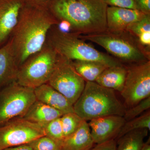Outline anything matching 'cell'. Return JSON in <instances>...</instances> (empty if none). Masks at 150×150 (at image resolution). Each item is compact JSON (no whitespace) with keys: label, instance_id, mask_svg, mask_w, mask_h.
<instances>
[{"label":"cell","instance_id":"obj_6","mask_svg":"<svg viewBox=\"0 0 150 150\" xmlns=\"http://www.w3.org/2000/svg\"><path fill=\"white\" fill-rule=\"evenodd\" d=\"M58 54L48 43L29 57L18 68L16 81L34 89L48 83L55 68Z\"/></svg>","mask_w":150,"mask_h":150},{"label":"cell","instance_id":"obj_30","mask_svg":"<svg viewBox=\"0 0 150 150\" xmlns=\"http://www.w3.org/2000/svg\"><path fill=\"white\" fill-rule=\"evenodd\" d=\"M25 3L35 6L48 8L53 0H23Z\"/></svg>","mask_w":150,"mask_h":150},{"label":"cell","instance_id":"obj_4","mask_svg":"<svg viewBox=\"0 0 150 150\" xmlns=\"http://www.w3.org/2000/svg\"><path fill=\"white\" fill-rule=\"evenodd\" d=\"M46 42L57 54L71 61H93L108 67L122 64L109 54L98 51L79 35L63 31L57 25H54L49 30Z\"/></svg>","mask_w":150,"mask_h":150},{"label":"cell","instance_id":"obj_23","mask_svg":"<svg viewBox=\"0 0 150 150\" xmlns=\"http://www.w3.org/2000/svg\"><path fill=\"white\" fill-rule=\"evenodd\" d=\"M60 119L64 139L75 133L84 121L75 112L63 114Z\"/></svg>","mask_w":150,"mask_h":150},{"label":"cell","instance_id":"obj_5","mask_svg":"<svg viewBox=\"0 0 150 150\" xmlns=\"http://www.w3.org/2000/svg\"><path fill=\"white\" fill-rule=\"evenodd\" d=\"M79 36L104 48L109 55L123 64L129 66L150 61V54L126 30L117 32L106 30Z\"/></svg>","mask_w":150,"mask_h":150},{"label":"cell","instance_id":"obj_10","mask_svg":"<svg viewBox=\"0 0 150 150\" xmlns=\"http://www.w3.org/2000/svg\"><path fill=\"white\" fill-rule=\"evenodd\" d=\"M45 135L42 126L23 118H14L0 125V150L27 144Z\"/></svg>","mask_w":150,"mask_h":150},{"label":"cell","instance_id":"obj_9","mask_svg":"<svg viewBox=\"0 0 150 150\" xmlns=\"http://www.w3.org/2000/svg\"><path fill=\"white\" fill-rule=\"evenodd\" d=\"M121 93L129 108L150 97V61L127 66Z\"/></svg>","mask_w":150,"mask_h":150},{"label":"cell","instance_id":"obj_26","mask_svg":"<svg viewBox=\"0 0 150 150\" xmlns=\"http://www.w3.org/2000/svg\"><path fill=\"white\" fill-rule=\"evenodd\" d=\"M150 97L141 100L133 107L126 110L123 118L126 121L142 115L146 111L150 110Z\"/></svg>","mask_w":150,"mask_h":150},{"label":"cell","instance_id":"obj_28","mask_svg":"<svg viewBox=\"0 0 150 150\" xmlns=\"http://www.w3.org/2000/svg\"><path fill=\"white\" fill-rule=\"evenodd\" d=\"M116 140L111 139L100 144H96L91 150H116Z\"/></svg>","mask_w":150,"mask_h":150},{"label":"cell","instance_id":"obj_15","mask_svg":"<svg viewBox=\"0 0 150 150\" xmlns=\"http://www.w3.org/2000/svg\"><path fill=\"white\" fill-rule=\"evenodd\" d=\"M18 67L8 41L0 48V90L16 81Z\"/></svg>","mask_w":150,"mask_h":150},{"label":"cell","instance_id":"obj_21","mask_svg":"<svg viewBox=\"0 0 150 150\" xmlns=\"http://www.w3.org/2000/svg\"><path fill=\"white\" fill-rule=\"evenodd\" d=\"M72 63L77 72L86 82H96L101 73L110 67L100 62L93 61L75 60L72 61Z\"/></svg>","mask_w":150,"mask_h":150},{"label":"cell","instance_id":"obj_3","mask_svg":"<svg viewBox=\"0 0 150 150\" xmlns=\"http://www.w3.org/2000/svg\"><path fill=\"white\" fill-rule=\"evenodd\" d=\"M73 107L75 113L86 121L108 115L123 116L126 110L114 90L96 82H86L83 91Z\"/></svg>","mask_w":150,"mask_h":150},{"label":"cell","instance_id":"obj_13","mask_svg":"<svg viewBox=\"0 0 150 150\" xmlns=\"http://www.w3.org/2000/svg\"><path fill=\"white\" fill-rule=\"evenodd\" d=\"M146 15L138 10L108 6L106 30L117 32L126 30L130 24L143 18Z\"/></svg>","mask_w":150,"mask_h":150},{"label":"cell","instance_id":"obj_32","mask_svg":"<svg viewBox=\"0 0 150 150\" xmlns=\"http://www.w3.org/2000/svg\"><path fill=\"white\" fill-rule=\"evenodd\" d=\"M141 150H150V138L146 142H145L143 147Z\"/></svg>","mask_w":150,"mask_h":150},{"label":"cell","instance_id":"obj_17","mask_svg":"<svg viewBox=\"0 0 150 150\" xmlns=\"http://www.w3.org/2000/svg\"><path fill=\"white\" fill-rule=\"evenodd\" d=\"M127 74V66L121 64L108 67L97 78L96 82L114 91H122Z\"/></svg>","mask_w":150,"mask_h":150},{"label":"cell","instance_id":"obj_11","mask_svg":"<svg viewBox=\"0 0 150 150\" xmlns=\"http://www.w3.org/2000/svg\"><path fill=\"white\" fill-rule=\"evenodd\" d=\"M126 121L123 116L116 115L103 116L89 121L88 123L95 144L115 139Z\"/></svg>","mask_w":150,"mask_h":150},{"label":"cell","instance_id":"obj_8","mask_svg":"<svg viewBox=\"0 0 150 150\" xmlns=\"http://www.w3.org/2000/svg\"><path fill=\"white\" fill-rule=\"evenodd\" d=\"M47 83L74 105L83 91L86 81L75 70L72 61L58 54L54 71Z\"/></svg>","mask_w":150,"mask_h":150},{"label":"cell","instance_id":"obj_25","mask_svg":"<svg viewBox=\"0 0 150 150\" xmlns=\"http://www.w3.org/2000/svg\"><path fill=\"white\" fill-rule=\"evenodd\" d=\"M60 118L54 119L43 127L46 136L63 144L64 138Z\"/></svg>","mask_w":150,"mask_h":150},{"label":"cell","instance_id":"obj_29","mask_svg":"<svg viewBox=\"0 0 150 150\" xmlns=\"http://www.w3.org/2000/svg\"><path fill=\"white\" fill-rule=\"evenodd\" d=\"M138 10L150 15V0H134Z\"/></svg>","mask_w":150,"mask_h":150},{"label":"cell","instance_id":"obj_31","mask_svg":"<svg viewBox=\"0 0 150 150\" xmlns=\"http://www.w3.org/2000/svg\"><path fill=\"white\" fill-rule=\"evenodd\" d=\"M3 150H33L28 144L6 148Z\"/></svg>","mask_w":150,"mask_h":150},{"label":"cell","instance_id":"obj_12","mask_svg":"<svg viewBox=\"0 0 150 150\" xmlns=\"http://www.w3.org/2000/svg\"><path fill=\"white\" fill-rule=\"evenodd\" d=\"M25 4L23 0H0V48L10 38Z\"/></svg>","mask_w":150,"mask_h":150},{"label":"cell","instance_id":"obj_7","mask_svg":"<svg viewBox=\"0 0 150 150\" xmlns=\"http://www.w3.org/2000/svg\"><path fill=\"white\" fill-rule=\"evenodd\" d=\"M34 89L16 81L0 90V125L12 119L22 118L36 100Z\"/></svg>","mask_w":150,"mask_h":150},{"label":"cell","instance_id":"obj_1","mask_svg":"<svg viewBox=\"0 0 150 150\" xmlns=\"http://www.w3.org/2000/svg\"><path fill=\"white\" fill-rule=\"evenodd\" d=\"M59 23L48 8L25 4L8 40L18 68L43 48L49 30Z\"/></svg>","mask_w":150,"mask_h":150},{"label":"cell","instance_id":"obj_19","mask_svg":"<svg viewBox=\"0 0 150 150\" xmlns=\"http://www.w3.org/2000/svg\"><path fill=\"white\" fill-rule=\"evenodd\" d=\"M126 30L136 38L146 52L150 54V15L131 23Z\"/></svg>","mask_w":150,"mask_h":150},{"label":"cell","instance_id":"obj_22","mask_svg":"<svg viewBox=\"0 0 150 150\" xmlns=\"http://www.w3.org/2000/svg\"><path fill=\"white\" fill-rule=\"evenodd\" d=\"M143 129H146L150 131V110L146 111L138 117L126 121L115 140L116 141L124 134L130 131Z\"/></svg>","mask_w":150,"mask_h":150},{"label":"cell","instance_id":"obj_18","mask_svg":"<svg viewBox=\"0 0 150 150\" xmlns=\"http://www.w3.org/2000/svg\"><path fill=\"white\" fill-rule=\"evenodd\" d=\"M95 144L88 123L84 121L75 133L64 139L61 150H91Z\"/></svg>","mask_w":150,"mask_h":150},{"label":"cell","instance_id":"obj_16","mask_svg":"<svg viewBox=\"0 0 150 150\" xmlns=\"http://www.w3.org/2000/svg\"><path fill=\"white\" fill-rule=\"evenodd\" d=\"M63 115V113L59 110L36 100L22 118L43 127Z\"/></svg>","mask_w":150,"mask_h":150},{"label":"cell","instance_id":"obj_27","mask_svg":"<svg viewBox=\"0 0 150 150\" xmlns=\"http://www.w3.org/2000/svg\"><path fill=\"white\" fill-rule=\"evenodd\" d=\"M108 6L138 10L134 0H103Z\"/></svg>","mask_w":150,"mask_h":150},{"label":"cell","instance_id":"obj_2","mask_svg":"<svg viewBox=\"0 0 150 150\" xmlns=\"http://www.w3.org/2000/svg\"><path fill=\"white\" fill-rule=\"evenodd\" d=\"M107 7L103 0H53L48 9L69 32L85 35L107 30Z\"/></svg>","mask_w":150,"mask_h":150},{"label":"cell","instance_id":"obj_24","mask_svg":"<svg viewBox=\"0 0 150 150\" xmlns=\"http://www.w3.org/2000/svg\"><path fill=\"white\" fill-rule=\"evenodd\" d=\"M33 150H61L62 143L45 135L28 144Z\"/></svg>","mask_w":150,"mask_h":150},{"label":"cell","instance_id":"obj_14","mask_svg":"<svg viewBox=\"0 0 150 150\" xmlns=\"http://www.w3.org/2000/svg\"><path fill=\"white\" fill-rule=\"evenodd\" d=\"M34 91L37 100L59 110L63 114L74 112L73 105L48 83L34 88Z\"/></svg>","mask_w":150,"mask_h":150},{"label":"cell","instance_id":"obj_20","mask_svg":"<svg viewBox=\"0 0 150 150\" xmlns=\"http://www.w3.org/2000/svg\"><path fill=\"white\" fill-rule=\"evenodd\" d=\"M149 130L146 129L133 130L124 134L116 140V150H141L147 137Z\"/></svg>","mask_w":150,"mask_h":150}]
</instances>
